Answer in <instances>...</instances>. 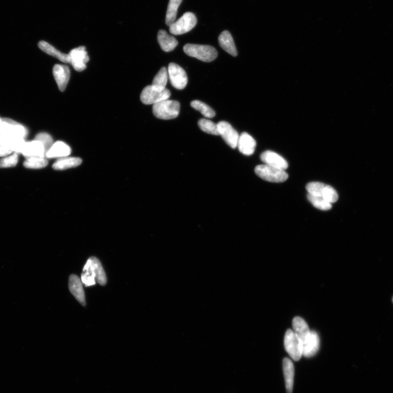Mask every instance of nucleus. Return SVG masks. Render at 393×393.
Returning a JSON list of instances; mask_svg holds the SVG:
<instances>
[{
  "label": "nucleus",
  "mask_w": 393,
  "mask_h": 393,
  "mask_svg": "<svg viewBox=\"0 0 393 393\" xmlns=\"http://www.w3.org/2000/svg\"><path fill=\"white\" fill-rule=\"evenodd\" d=\"M307 199L317 209L321 210H328L332 208L331 203L325 200L321 196H315L308 193Z\"/></svg>",
  "instance_id": "obj_32"
},
{
  "label": "nucleus",
  "mask_w": 393,
  "mask_h": 393,
  "mask_svg": "<svg viewBox=\"0 0 393 393\" xmlns=\"http://www.w3.org/2000/svg\"><path fill=\"white\" fill-rule=\"evenodd\" d=\"M219 135H221L227 145L231 148L237 147L239 135L230 124L226 122H220L217 124Z\"/></svg>",
  "instance_id": "obj_10"
},
{
  "label": "nucleus",
  "mask_w": 393,
  "mask_h": 393,
  "mask_svg": "<svg viewBox=\"0 0 393 393\" xmlns=\"http://www.w3.org/2000/svg\"><path fill=\"white\" fill-rule=\"evenodd\" d=\"M48 163L45 157H30L26 158L24 165L29 169H40L46 167Z\"/></svg>",
  "instance_id": "obj_31"
},
{
  "label": "nucleus",
  "mask_w": 393,
  "mask_h": 393,
  "mask_svg": "<svg viewBox=\"0 0 393 393\" xmlns=\"http://www.w3.org/2000/svg\"><path fill=\"white\" fill-rule=\"evenodd\" d=\"M196 22L198 20L195 15L191 12H186L170 26V32L174 35L186 34L194 27Z\"/></svg>",
  "instance_id": "obj_5"
},
{
  "label": "nucleus",
  "mask_w": 393,
  "mask_h": 393,
  "mask_svg": "<svg viewBox=\"0 0 393 393\" xmlns=\"http://www.w3.org/2000/svg\"><path fill=\"white\" fill-rule=\"evenodd\" d=\"M261 160L265 164L278 169L285 171L289 167L288 163L285 158L272 151L263 153L261 155Z\"/></svg>",
  "instance_id": "obj_13"
},
{
  "label": "nucleus",
  "mask_w": 393,
  "mask_h": 393,
  "mask_svg": "<svg viewBox=\"0 0 393 393\" xmlns=\"http://www.w3.org/2000/svg\"><path fill=\"white\" fill-rule=\"evenodd\" d=\"M157 40L161 49L165 52H170L173 50L177 47L178 44V42L175 39V37L169 35L163 30H161L158 32Z\"/></svg>",
  "instance_id": "obj_20"
},
{
  "label": "nucleus",
  "mask_w": 393,
  "mask_h": 393,
  "mask_svg": "<svg viewBox=\"0 0 393 393\" xmlns=\"http://www.w3.org/2000/svg\"><path fill=\"white\" fill-rule=\"evenodd\" d=\"M292 326L295 334L299 339L302 344L311 331L307 323L301 317H296L293 320Z\"/></svg>",
  "instance_id": "obj_21"
},
{
  "label": "nucleus",
  "mask_w": 393,
  "mask_h": 393,
  "mask_svg": "<svg viewBox=\"0 0 393 393\" xmlns=\"http://www.w3.org/2000/svg\"><path fill=\"white\" fill-rule=\"evenodd\" d=\"M320 348V338L319 335L315 331H311V333L302 343L303 355L304 357L309 358L315 356Z\"/></svg>",
  "instance_id": "obj_12"
},
{
  "label": "nucleus",
  "mask_w": 393,
  "mask_h": 393,
  "mask_svg": "<svg viewBox=\"0 0 393 393\" xmlns=\"http://www.w3.org/2000/svg\"><path fill=\"white\" fill-rule=\"evenodd\" d=\"M25 143L24 139L0 135V146L9 148L14 153H21Z\"/></svg>",
  "instance_id": "obj_23"
},
{
  "label": "nucleus",
  "mask_w": 393,
  "mask_h": 393,
  "mask_svg": "<svg viewBox=\"0 0 393 393\" xmlns=\"http://www.w3.org/2000/svg\"><path fill=\"white\" fill-rule=\"evenodd\" d=\"M283 370L287 393H292L294 384V367L290 359L286 358L284 359Z\"/></svg>",
  "instance_id": "obj_22"
},
{
  "label": "nucleus",
  "mask_w": 393,
  "mask_h": 393,
  "mask_svg": "<svg viewBox=\"0 0 393 393\" xmlns=\"http://www.w3.org/2000/svg\"><path fill=\"white\" fill-rule=\"evenodd\" d=\"M168 70L163 67L158 72L153 81L152 87L156 90L163 91L167 86L169 79Z\"/></svg>",
  "instance_id": "obj_27"
},
{
  "label": "nucleus",
  "mask_w": 393,
  "mask_h": 393,
  "mask_svg": "<svg viewBox=\"0 0 393 393\" xmlns=\"http://www.w3.org/2000/svg\"><path fill=\"white\" fill-rule=\"evenodd\" d=\"M392 301H393V298H392Z\"/></svg>",
  "instance_id": "obj_37"
},
{
  "label": "nucleus",
  "mask_w": 393,
  "mask_h": 393,
  "mask_svg": "<svg viewBox=\"0 0 393 393\" xmlns=\"http://www.w3.org/2000/svg\"><path fill=\"white\" fill-rule=\"evenodd\" d=\"M169 76L171 85L178 90H183L187 86V76L185 70L175 63L169 64Z\"/></svg>",
  "instance_id": "obj_9"
},
{
  "label": "nucleus",
  "mask_w": 393,
  "mask_h": 393,
  "mask_svg": "<svg viewBox=\"0 0 393 393\" xmlns=\"http://www.w3.org/2000/svg\"><path fill=\"white\" fill-rule=\"evenodd\" d=\"M82 160L79 157H64L60 158L52 165L55 170H65L76 167L81 164Z\"/></svg>",
  "instance_id": "obj_25"
},
{
  "label": "nucleus",
  "mask_w": 393,
  "mask_h": 393,
  "mask_svg": "<svg viewBox=\"0 0 393 393\" xmlns=\"http://www.w3.org/2000/svg\"><path fill=\"white\" fill-rule=\"evenodd\" d=\"M237 147L242 154L250 156L255 152L256 142L250 134L243 132L239 135Z\"/></svg>",
  "instance_id": "obj_16"
},
{
  "label": "nucleus",
  "mask_w": 393,
  "mask_h": 393,
  "mask_svg": "<svg viewBox=\"0 0 393 393\" xmlns=\"http://www.w3.org/2000/svg\"><path fill=\"white\" fill-rule=\"evenodd\" d=\"M180 103L169 99L162 100L153 105V112L157 118L162 120L175 119L179 115Z\"/></svg>",
  "instance_id": "obj_2"
},
{
  "label": "nucleus",
  "mask_w": 393,
  "mask_h": 393,
  "mask_svg": "<svg viewBox=\"0 0 393 393\" xmlns=\"http://www.w3.org/2000/svg\"><path fill=\"white\" fill-rule=\"evenodd\" d=\"M52 72L59 90L61 92H64L70 78V70L69 67L62 65H55Z\"/></svg>",
  "instance_id": "obj_14"
},
{
  "label": "nucleus",
  "mask_w": 393,
  "mask_h": 393,
  "mask_svg": "<svg viewBox=\"0 0 393 393\" xmlns=\"http://www.w3.org/2000/svg\"><path fill=\"white\" fill-rule=\"evenodd\" d=\"M13 152H14L13 150L9 148L0 146V157L8 156Z\"/></svg>",
  "instance_id": "obj_36"
},
{
  "label": "nucleus",
  "mask_w": 393,
  "mask_h": 393,
  "mask_svg": "<svg viewBox=\"0 0 393 393\" xmlns=\"http://www.w3.org/2000/svg\"><path fill=\"white\" fill-rule=\"evenodd\" d=\"M81 280L86 287L92 286L96 284V275L90 259L87 261L84 268H83Z\"/></svg>",
  "instance_id": "obj_26"
},
{
  "label": "nucleus",
  "mask_w": 393,
  "mask_h": 393,
  "mask_svg": "<svg viewBox=\"0 0 393 393\" xmlns=\"http://www.w3.org/2000/svg\"><path fill=\"white\" fill-rule=\"evenodd\" d=\"M35 140L40 142L44 147L45 154L48 152L49 150L53 145V139L51 135L47 133H40L38 134L35 138Z\"/></svg>",
  "instance_id": "obj_34"
},
{
  "label": "nucleus",
  "mask_w": 393,
  "mask_h": 393,
  "mask_svg": "<svg viewBox=\"0 0 393 393\" xmlns=\"http://www.w3.org/2000/svg\"><path fill=\"white\" fill-rule=\"evenodd\" d=\"M69 56L70 64L75 70L81 72L86 69L89 57L86 47L81 46L72 49L70 52Z\"/></svg>",
  "instance_id": "obj_11"
},
{
  "label": "nucleus",
  "mask_w": 393,
  "mask_h": 393,
  "mask_svg": "<svg viewBox=\"0 0 393 393\" xmlns=\"http://www.w3.org/2000/svg\"><path fill=\"white\" fill-rule=\"evenodd\" d=\"M171 95L170 91L167 89L160 92L154 89L152 86H149L143 90L141 100L144 104L154 105L162 100L169 99Z\"/></svg>",
  "instance_id": "obj_8"
},
{
  "label": "nucleus",
  "mask_w": 393,
  "mask_h": 393,
  "mask_svg": "<svg viewBox=\"0 0 393 393\" xmlns=\"http://www.w3.org/2000/svg\"><path fill=\"white\" fill-rule=\"evenodd\" d=\"M81 279L75 275H71L69 278V290L74 297L82 306H86V301L84 290Z\"/></svg>",
  "instance_id": "obj_17"
},
{
  "label": "nucleus",
  "mask_w": 393,
  "mask_h": 393,
  "mask_svg": "<svg viewBox=\"0 0 393 393\" xmlns=\"http://www.w3.org/2000/svg\"><path fill=\"white\" fill-rule=\"evenodd\" d=\"M218 42L220 47L229 54L234 57L238 55L235 43L229 31H224L219 36Z\"/></svg>",
  "instance_id": "obj_19"
},
{
  "label": "nucleus",
  "mask_w": 393,
  "mask_h": 393,
  "mask_svg": "<svg viewBox=\"0 0 393 393\" xmlns=\"http://www.w3.org/2000/svg\"><path fill=\"white\" fill-rule=\"evenodd\" d=\"M255 172L257 176L263 180L271 183H283L289 178L288 174L285 170L267 164L256 166Z\"/></svg>",
  "instance_id": "obj_3"
},
{
  "label": "nucleus",
  "mask_w": 393,
  "mask_h": 393,
  "mask_svg": "<svg viewBox=\"0 0 393 393\" xmlns=\"http://www.w3.org/2000/svg\"><path fill=\"white\" fill-rule=\"evenodd\" d=\"M18 161V155L17 153L5 157L0 159V168H10L16 165Z\"/></svg>",
  "instance_id": "obj_35"
},
{
  "label": "nucleus",
  "mask_w": 393,
  "mask_h": 393,
  "mask_svg": "<svg viewBox=\"0 0 393 393\" xmlns=\"http://www.w3.org/2000/svg\"><path fill=\"white\" fill-rule=\"evenodd\" d=\"M183 0H170L166 14L165 24L170 26L175 22L179 7Z\"/></svg>",
  "instance_id": "obj_29"
},
{
  "label": "nucleus",
  "mask_w": 393,
  "mask_h": 393,
  "mask_svg": "<svg viewBox=\"0 0 393 393\" xmlns=\"http://www.w3.org/2000/svg\"><path fill=\"white\" fill-rule=\"evenodd\" d=\"M199 126L201 129L208 134L219 135L217 124L206 119H201L199 121Z\"/></svg>",
  "instance_id": "obj_33"
},
{
  "label": "nucleus",
  "mask_w": 393,
  "mask_h": 393,
  "mask_svg": "<svg viewBox=\"0 0 393 393\" xmlns=\"http://www.w3.org/2000/svg\"><path fill=\"white\" fill-rule=\"evenodd\" d=\"M308 193L321 196L330 203H335L339 199L336 191L331 186L320 182L308 183L306 187Z\"/></svg>",
  "instance_id": "obj_4"
},
{
  "label": "nucleus",
  "mask_w": 393,
  "mask_h": 393,
  "mask_svg": "<svg viewBox=\"0 0 393 393\" xmlns=\"http://www.w3.org/2000/svg\"><path fill=\"white\" fill-rule=\"evenodd\" d=\"M71 149L66 143L62 141H58L53 144L48 152L45 154V157L62 158L71 154Z\"/></svg>",
  "instance_id": "obj_18"
},
{
  "label": "nucleus",
  "mask_w": 393,
  "mask_h": 393,
  "mask_svg": "<svg viewBox=\"0 0 393 393\" xmlns=\"http://www.w3.org/2000/svg\"><path fill=\"white\" fill-rule=\"evenodd\" d=\"M285 347L287 353L295 361H298L303 356V349L299 339L291 329L286 332L284 340Z\"/></svg>",
  "instance_id": "obj_7"
},
{
  "label": "nucleus",
  "mask_w": 393,
  "mask_h": 393,
  "mask_svg": "<svg viewBox=\"0 0 393 393\" xmlns=\"http://www.w3.org/2000/svg\"><path fill=\"white\" fill-rule=\"evenodd\" d=\"M27 135V130L23 126L14 120L0 118V135L24 139Z\"/></svg>",
  "instance_id": "obj_6"
},
{
  "label": "nucleus",
  "mask_w": 393,
  "mask_h": 393,
  "mask_svg": "<svg viewBox=\"0 0 393 393\" xmlns=\"http://www.w3.org/2000/svg\"><path fill=\"white\" fill-rule=\"evenodd\" d=\"M39 48L45 53L58 59L65 63H70L69 54L63 53L47 42L41 41L39 43Z\"/></svg>",
  "instance_id": "obj_24"
},
{
  "label": "nucleus",
  "mask_w": 393,
  "mask_h": 393,
  "mask_svg": "<svg viewBox=\"0 0 393 393\" xmlns=\"http://www.w3.org/2000/svg\"><path fill=\"white\" fill-rule=\"evenodd\" d=\"M21 154L26 158L30 157H45V151L42 144L38 141L25 142Z\"/></svg>",
  "instance_id": "obj_15"
},
{
  "label": "nucleus",
  "mask_w": 393,
  "mask_h": 393,
  "mask_svg": "<svg viewBox=\"0 0 393 393\" xmlns=\"http://www.w3.org/2000/svg\"><path fill=\"white\" fill-rule=\"evenodd\" d=\"M92 266L96 275V281L98 284L104 286L107 283V277L102 267V264L98 259L95 257L90 258Z\"/></svg>",
  "instance_id": "obj_28"
},
{
  "label": "nucleus",
  "mask_w": 393,
  "mask_h": 393,
  "mask_svg": "<svg viewBox=\"0 0 393 393\" xmlns=\"http://www.w3.org/2000/svg\"><path fill=\"white\" fill-rule=\"evenodd\" d=\"M191 106L201 113L203 116L207 118H213L216 116L215 111L207 104L199 100H194L191 102Z\"/></svg>",
  "instance_id": "obj_30"
},
{
  "label": "nucleus",
  "mask_w": 393,
  "mask_h": 393,
  "mask_svg": "<svg viewBox=\"0 0 393 393\" xmlns=\"http://www.w3.org/2000/svg\"><path fill=\"white\" fill-rule=\"evenodd\" d=\"M183 49L187 55L206 63L214 61L218 55L216 49L208 45L186 44Z\"/></svg>",
  "instance_id": "obj_1"
}]
</instances>
